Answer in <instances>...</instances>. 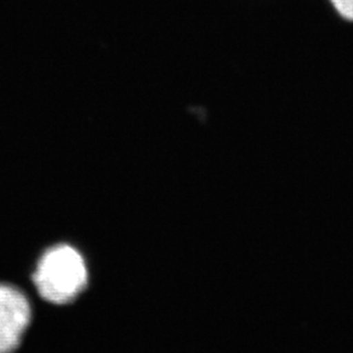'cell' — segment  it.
I'll return each instance as SVG.
<instances>
[{"label":"cell","instance_id":"6da1fadb","mask_svg":"<svg viewBox=\"0 0 353 353\" xmlns=\"http://www.w3.org/2000/svg\"><path fill=\"white\" fill-rule=\"evenodd\" d=\"M88 271L82 255L68 245H59L43 254L32 274L38 294L53 304H67L85 288Z\"/></svg>","mask_w":353,"mask_h":353},{"label":"cell","instance_id":"7a4b0ae2","mask_svg":"<svg viewBox=\"0 0 353 353\" xmlns=\"http://www.w3.org/2000/svg\"><path fill=\"white\" fill-rule=\"evenodd\" d=\"M31 323V305L20 288L0 283V353H13Z\"/></svg>","mask_w":353,"mask_h":353},{"label":"cell","instance_id":"3957f363","mask_svg":"<svg viewBox=\"0 0 353 353\" xmlns=\"http://www.w3.org/2000/svg\"><path fill=\"white\" fill-rule=\"evenodd\" d=\"M327 1L342 20L353 23V0H327Z\"/></svg>","mask_w":353,"mask_h":353}]
</instances>
